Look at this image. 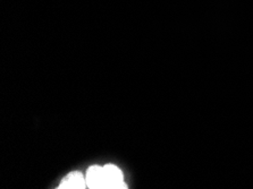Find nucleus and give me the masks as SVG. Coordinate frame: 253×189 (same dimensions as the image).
<instances>
[{"mask_svg":"<svg viewBox=\"0 0 253 189\" xmlns=\"http://www.w3.org/2000/svg\"><path fill=\"white\" fill-rule=\"evenodd\" d=\"M85 176L80 171H72L59 184L60 189H83L86 188Z\"/></svg>","mask_w":253,"mask_h":189,"instance_id":"obj_3","label":"nucleus"},{"mask_svg":"<svg viewBox=\"0 0 253 189\" xmlns=\"http://www.w3.org/2000/svg\"><path fill=\"white\" fill-rule=\"evenodd\" d=\"M86 186L91 189H105V180H103V167L100 165H92L87 169Z\"/></svg>","mask_w":253,"mask_h":189,"instance_id":"obj_2","label":"nucleus"},{"mask_svg":"<svg viewBox=\"0 0 253 189\" xmlns=\"http://www.w3.org/2000/svg\"><path fill=\"white\" fill-rule=\"evenodd\" d=\"M103 180H105V189L127 188L122 170L114 164L103 165Z\"/></svg>","mask_w":253,"mask_h":189,"instance_id":"obj_1","label":"nucleus"}]
</instances>
